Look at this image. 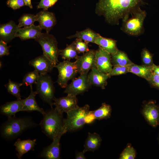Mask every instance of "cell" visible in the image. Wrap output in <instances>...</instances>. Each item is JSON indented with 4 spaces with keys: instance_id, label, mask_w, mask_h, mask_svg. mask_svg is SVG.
Here are the masks:
<instances>
[{
    "instance_id": "ba28073f",
    "label": "cell",
    "mask_w": 159,
    "mask_h": 159,
    "mask_svg": "<svg viewBox=\"0 0 159 159\" xmlns=\"http://www.w3.org/2000/svg\"><path fill=\"white\" fill-rule=\"evenodd\" d=\"M55 67L57 69L59 72L56 82L63 88H66L68 81L74 78L78 73L75 61L72 62L64 60L58 63Z\"/></svg>"
},
{
    "instance_id": "30bf717a",
    "label": "cell",
    "mask_w": 159,
    "mask_h": 159,
    "mask_svg": "<svg viewBox=\"0 0 159 159\" xmlns=\"http://www.w3.org/2000/svg\"><path fill=\"white\" fill-rule=\"evenodd\" d=\"M141 113L148 123L153 127L159 125V106L150 101L143 107Z\"/></svg>"
},
{
    "instance_id": "ab89813d",
    "label": "cell",
    "mask_w": 159,
    "mask_h": 159,
    "mask_svg": "<svg viewBox=\"0 0 159 159\" xmlns=\"http://www.w3.org/2000/svg\"><path fill=\"white\" fill-rule=\"evenodd\" d=\"M147 81L153 86L159 89V75L153 72Z\"/></svg>"
},
{
    "instance_id": "d4e9b609",
    "label": "cell",
    "mask_w": 159,
    "mask_h": 159,
    "mask_svg": "<svg viewBox=\"0 0 159 159\" xmlns=\"http://www.w3.org/2000/svg\"><path fill=\"white\" fill-rule=\"evenodd\" d=\"M128 67L129 72L143 77L147 80L153 72L152 65H137L133 63Z\"/></svg>"
},
{
    "instance_id": "f35d334b",
    "label": "cell",
    "mask_w": 159,
    "mask_h": 159,
    "mask_svg": "<svg viewBox=\"0 0 159 159\" xmlns=\"http://www.w3.org/2000/svg\"><path fill=\"white\" fill-rule=\"evenodd\" d=\"M10 47V46H7V43L5 41L0 39V57L9 55V49Z\"/></svg>"
},
{
    "instance_id": "5b68a950",
    "label": "cell",
    "mask_w": 159,
    "mask_h": 159,
    "mask_svg": "<svg viewBox=\"0 0 159 159\" xmlns=\"http://www.w3.org/2000/svg\"><path fill=\"white\" fill-rule=\"evenodd\" d=\"M90 106L86 104L73 109L67 113L64 119L63 128L67 132H73L81 129L86 123V116L89 112Z\"/></svg>"
},
{
    "instance_id": "4dcf8cb0",
    "label": "cell",
    "mask_w": 159,
    "mask_h": 159,
    "mask_svg": "<svg viewBox=\"0 0 159 159\" xmlns=\"http://www.w3.org/2000/svg\"><path fill=\"white\" fill-rule=\"evenodd\" d=\"M36 21H37L36 15L29 14H23L18 20V26L19 28L22 26H29L34 24V22Z\"/></svg>"
},
{
    "instance_id": "8992f818",
    "label": "cell",
    "mask_w": 159,
    "mask_h": 159,
    "mask_svg": "<svg viewBox=\"0 0 159 159\" xmlns=\"http://www.w3.org/2000/svg\"><path fill=\"white\" fill-rule=\"evenodd\" d=\"M41 46L43 54L52 62L55 67L59 62V49L58 48V43L56 38L49 33H42L35 39Z\"/></svg>"
},
{
    "instance_id": "8fae6325",
    "label": "cell",
    "mask_w": 159,
    "mask_h": 159,
    "mask_svg": "<svg viewBox=\"0 0 159 159\" xmlns=\"http://www.w3.org/2000/svg\"><path fill=\"white\" fill-rule=\"evenodd\" d=\"M95 68L101 72L107 74L112 69L111 54L99 47L96 50Z\"/></svg>"
},
{
    "instance_id": "836d02e7",
    "label": "cell",
    "mask_w": 159,
    "mask_h": 159,
    "mask_svg": "<svg viewBox=\"0 0 159 159\" xmlns=\"http://www.w3.org/2000/svg\"><path fill=\"white\" fill-rule=\"evenodd\" d=\"M73 42L78 54L84 53L90 50L88 47V43L86 42L83 41V40L78 38H76Z\"/></svg>"
},
{
    "instance_id": "ffe728a7",
    "label": "cell",
    "mask_w": 159,
    "mask_h": 159,
    "mask_svg": "<svg viewBox=\"0 0 159 159\" xmlns=\"http://www.w3.org/2000/svg\"><path fill=\"white\" fill-rule=\"evenodd\" d=\"M30 87V93L29 95L24 99L22 100L23 104L22 111H37L44 114L45 111L38 105L35 99V96L37 94L36 91H34L32 86Z\"/></svg>"
},
{
    "instance_id": "603a6c76",
    "label": "cell",
    "mask_w": 159,
    "mask_h": 159,
    "mask_svg": "<svg viewBox=\"0 0 159 159\" xmlns=\"http://www.w3.org/2000/svg\"><path fill=\"white\" fill-rule=\"evenodd\" d=\"M117 41L111 38L104 37L100 35L95 39L94 43L111 55L116 53L118 50Z\"/></svg>"
},
{
    "instance_id": "f546056e",
    "label": "cell",
    "mask_w": 159,
    "mask_h": 159,
    "mask_svg": "<svg viewBox=\"0 0 159 159\" xmlns=\"http://www.w3.org/2000/svg\"><path fill=\"white\" fill-rule=\"evenodd\" d=\"M23 84L22 83L16 82L9 79L8 82L4 85L8 92L16 97L17 100H21L20 87Z\"/></svg>"
},
{
    "instance_id": "d6986e66",
    "label": "cell",
    "mask_w": 159,
    "mask_h": 159,
    "mask_svg": "<svg viewBox=\"0 0 159 159\" xmlns=\"http://www.w3.org/2000/svg\"><path fill=\"white\" fill-rule=\"evenodd\" d=\"M42 29L39 25L34 24L28 26L19 28L16 35V37H19L22 40L30 39H35L42 33Z\"/></svg>"
},
{
    "instance_id": "3957f363",
    "label": "cell",
    "mask_w": 159,
    "mask_h": 159,
    "mask_svg": "<svg viewBox=\"0 0 159 159\" xmlns=\"http://www.w3.org/2000/svg\"><path fill=\"white\" fill-rule=\"evenodd\" d=\"M39 125L43 132L52 140L60 135L65 133L63 128V114L55 108L45 111Z\"/></svg>"
},
{
    "instance_id": "74e56055",
    "label": "cell",
    "mask_w": 159,
    "mask_h": 159,
    "mask_svg": "<svg viewBox=\"0 0 159 159\" xmlns=\"http://www.w3.org/2000/svg\"><path fill=\"white\" fill-rule=\"evenodd\" d=\"M58 0H41L37 6V8H42L44 10H47L48 9L53 6Z\"/></svg>"
},
{
    "instance_id": "f1b7e54d",
    "label": "cell",
    "mask_w": 159,
    "mask_h": 159,
    "mask_svg": "<svg viewBox=\"0 0 159 159\" xmlns=\"http://www.w3.org/2000/svg\"><path fill=\"white\" fill-rule=\"evenodd\" d=\"M59 55L64 60L69 61L71 59H76L79 56L78 53L76 49L74 42L70 44H67L66 47L64 49H59Z\"/></svg>"
},
{
    "instance_id": "484cf974",
    "label": "cell",
    "mask_w": 159,
    "mask_h": 159,
    "mask_svg": "<svg viewBox=\"0 0 159 159\" xmlns=\"http://www.w3.org/2000/svg\"><path fill=\"white\" fill-rule=\"evenodd\" d=\"M100 35L90 28L80 31H77L75 34L67 37L69 39L73 38L80 39L88 43H94L96 38Z\"/></svg>"
},
{
    "instance_id": "9a60e30c",
    "label": "cell",
    "mask_w": 159,
    "mask_h": 159,
    "mask_svg": "<svg viewBox=\"0 0 159 159\" xmlns=\"http://www.w3.org/2000/svg\"><path fill=\"white\" fill-rule=\"evenodd\" d=\"M29 64L42 74H47L55 67L51 61L43 54L30 60Z\"/></svg>"
},
{
    "instance_id": "2e32d148",
    "label": "cell",
    "mask_w": 159,
    "mask_h": 159,
    "mask_svg": "<svg viewBox=\"0 0 159 159\" xmlns=\"http://www.w3.org/2000/svg\"><path fill=\"white\" fill-rule=\"evenodd\" d=\"M62 135H59L54 138L49 145L43 149L39 156L46 159H60V141Z\"/></svg>"
},
{
    "instance_id": "9c48e42d",
    "label": "cell",
    "mask_w": 159,
    "mask_h": 159,
    "mask_svg": "<svg viewBox=\"0 0 159 159\" xmlns=\"http://www.w3.org/2000/svg\"><path fill=\"white\" fill-rule=\"evenodd\" d=\"M88 73L80 74L78 77L74 78L65 88L64 92L77 96L88 91L91 85L88 81Z\"/></svg>"
},
{
    "instance_id": "44dd1931",
    "label": "cell",
    "mask_w": 159,
    "mask_h": 159,
    "mask_svg": "<svg viewBox=\"0 0 159 159\" xmlns=\"http://www.w3.org/2000/svg\"><path fill=\"white\" fill-rule=\"evenodd\" d=\"M23 104L22 100L7 102L1 105L0 111L1 114L8 117L15 116L17 112L22 111Z\"/></svg>"
},
{
    "instance_id": "e575fe53",
    "label": "cell",
    "mask_w": 159,
    "mask_h": 159,
    "mask_svg": "<svg viewBox=\"0 0 159 159\" xmlns=\"http://www.w3.org/2000/svg\"><path fill=\"white\" fill-rule=\"evenodd\" d=\"M129 72L128 66H114L112 70L107 74L110 77L111 76L125 74Z\"/></svg>"
},
{
    "instance_id": "60d3db41",
    "label": "cell",
    "mask_w": 159,
    "mask_h": 159,
    "mask_svg": "<svg viewBox=\"0 0 159 159\" xmlns=\"http://www.w3.org/2000/svg\"><path fill=\"white\" fill-rule=\"evenodd\" d=\"M95 120V117L92 111H90L86 117V123H91L93 122Z\"/></svg>"
},
{
    "instance_id": "f6af8a7d",
    "label": "cell",
    "mask_w": 159,
    "mask_h": 159,
    "mask_svg": "<svg viewBox=\"0 0 159 159\" xmlns=\"http://www.w3.org/2000/svg\"><path fill=\"white\" fill-rule=\"evenodd\" d=\"M158 141H159V135H158Z\"/></svg>"
},
{
    "instance_id": "ee69618b",
    "label": "cell",
    "mask_w": 159,
    "mask_h": 159,
    "mask_svg": "<svg viewBox=\"0 0 159 159\" xmlns=\"http://www.w3.org/2000/svg\"><path fill=\"white\" fill-rule=\"evenodd\" d=\"M26 6L29 7L30 9H32V6L31 4V0H24Z\"/></svg>"
},
{
    "instance_id": "cb8c5ba5",
    "label": "cell",
    "mask_w": 159,
    "mask_h": 159,
    "mask_svg": "<svg viewBox=\"0 0 159 159\" xmlns=\"http://www.w3.org/2000/svg\"><path fill=\"white\" fill-rule=\"evenodd\" d=\"M102 142L100 136L96 133H93L88 132V135L85 144L84 149L82 151L85 153L87 151L94 152L100 147Z\"/></svg>"
},
{
    "instance_id": "ac0fdd59",
    "label": "cell",
    "mask_w": 159,
    "mask_h": 159,
    "mask_svg": "<svg viewBox=\"0 0 159 159\" xmlns=\"http://www.w3.org/2000/svg\"><path fill=\"white\" fill-rule=\"evenodd\" d=\"M110 77L107 74L100 72L95 67L92 68L88 74V81L91 85L103 89L107 84V80Z\"/></svg>"
},
{
    "instance_id": "e0dca14e",
    "label": "cell",
    "mask_w": 159,
    "mask_h": 159,
    "mask_svg": "<svg viewBox=\"0 0 159 159\" xmlns=\"http://www.w3.org/2000/svg\"><path fill=\"white\" fill-rule=\"evenodd\" d=\"M19 28L18 25L12 20L6 24H1L0 39L7 43L16 37V34Z\"/></svg>"
},
{
    "instance_id": "83f0119b",
    "label": "cell",
    "mask_w": 159,
    "mask_h": 159,
    "mask_svg": "<svg viewBox=\"0 0 159 159\" xmlns=\"http://www.w3.org/2000/svg\"><path fill=\"white\" fill-rule=\"evenodd\" d=\"M92 111L95 120H101L109 118L111 116L112 109L110 105L103 103L100 107Z\"/></svg>"
},
{
    "instance_id": "8d00e7d4",
    "label": "cell",
    "mask_w": 159,
    "mask_h": 159,
    "mask_svg": "<svg viewBox=\"0 0 159 159\" xmlns=\"http://www.w3.org/2000/svg\"><path fill=\"white\" fill-rule=\"evenodd\" d=\"M8 7L13 9H16L26 6L24 0H8L7 2Z\"/></svg>"
},
{
    "instance_id": "1f68e13d",
    "label": "cell",
    "mask_w": 159,
    "mask_h": 159,
    "mask_svg": "<svg viewBox=\"0 0 159 159\" xmlns=\"http://www.w3.org/2000/svg\"><path fill=\"white\" fill-rule=\"evenodd\" d=\"M40 74L36 70L29 72L26 73L24 76L22 83L23 85L26 86H32L38 81Z\"/></svg>"
},
{
    "instance_id": "6da1fadb",
    "label": "cell",
    "mask_w": 159,
    "mask_h": 159,
    "mask_svg": "<svg viewBox=\"0 0 159 159\" xmlns=\"http://www.w3.org/2000/svg\"><path fill=\"white\" fill-rule=\"evenodd\" d=\"M144 0H98L95 13L103 16L106 21L118 25L119 20L128 16L134 10L144 4Z\"/></svg>"
},
{
    "instance_id": "7402d4cb",
    "label": "cell",
    "mask_w": 159,
    "mask_h": 159,
    "mask_svg": "<svg viewBox=\"0 0 159 159\" xmlns=\"http://www.w3.org/2000/svg\"><path fill=\"white\" fill-rule=\"evenodd\" d=\"M36 140V139L21 140L18 138L14 144L16 147L15 150L17 152L16 156L18 158L21 159L24 154L30 150H34Z\"/></svg>"
},
{
    "instance_id": "4fadbf2b",
    "label": "cell",
    "mask_w": 159,
    "mask_h": 159,
    "mask_svg": "<svg viewBox=\"0 0 159 159\" xmlns=\"http://www.w3.org/2000/svg\"><path fill=\"white\" fill-rule=\"evenodd\" d=\"M96 50L90 49L76 59L78 73L80 74L88 73L89 71L95 67V61Z\"/></svg>"
},
{
    "instance_id": "277c9868",
    "label": "cell",
    "mask_w": 159,
    "mask_h": 159,
    "mask_svg": "<svg viewBox=\"0 0 159 159\" xmlns=\"http://www.w3.org/2000/svg\"><path fill=\"white\" fill-rule=\"evenodd\" d=\"M147 16L145 10L139 7L122 20V31L130 36H138L144 32V22Z\"/></svg>"
},
{
    "instance_id": "d6a6232c",
    "label": "cell",
    "mask_w": 159,
    "mask_h": 159,
    "mask_svg": "<svg viewBox=\"0 0 159 159\" xmlns=\"http://www.w3.org/2000/svg\"><path fill=\"white\" fill-rule=\"evenodd\" d=\"M137 153L130 143H128L126 147L120 154V159H134Z\"/></svg>"
},
{
    "instance_id": "4316f807",
    "label": "cell",
    "mask_w": 159,
    "mask_h": 159,
    "mask_svg": "<svg viewBox=\"0 0 159 159\" xmlns=\"http://www.w3.org/2000/svg\"><path fill=\"white\" fill-rule=\"evenodd\" d=\"M111 61L114 66H128L133 63L125 53L119 50L115 53L111 55Z\"/></svg>"
},
{
    "instance_id": "7c38bea8",
    "label": "cell",
    "mask_w": 159,
    "mask_h": 159,
    "mask_svg": "<svg viewBox=\"0 0 159 159\" xmlns=\"http://www.w3.org/2000/svg\"><path fill=\"white\" fill-rule=\"evenodd\" d=\"M78 100L76 96L68 94L65 97L59 98L55 97L54 99L53 105L55 108L60 113L63 114L64 112H68L70 111L79 107Z\"/></svg>"
},
{
    "instance_id": "7bdbcfd3",
    "label": "cell",
    "mask_w": 159,
    "mask_h": 159,
    "mask_svg": "<svg viewBox=\"0 0 159 159\" xmlns=\"http://www.w3.org/2000/svg\"><path fill=\"white\" fill-rule=\"evenodd\" d=\"M152 67L153 72L159 75V66H157L153 64L152 65Z\"/></svg>"
},
{
    "instance_id": "5bb4252c",
    "label": "cell",
    "mask_w": 159,
    "mask_h": 159,
    "mask_svg": "<svg viewBox=\"0 0 159 159\" xmlns=\"http://www.w3.org/2000/svg\"><path fill=\"white\" fill-rule=\"evenodd\" d=\"M36 16L40 27L42 30L45 29L47 33H49L56 24L57 20L54 14L47 10H43L37 13Z\"/></svg>"
},
{
    "instance_id": "7a4b0ae2",
    "label": "cell",
    "mask_w": 159,
    "mask_h": 159,
    "mask_svg": "<svg viewBox=\"0 0 159 159\" xmlns=\"http://www.w3.org/2000/svg\"><path fill=\"white\" fill-rule=\"evenodd\" d=\"M37 125L29 117L18 118L14 116L9 117L1 126V136L6 140H11L17 138L26 130Z\"/></svg>"
},
{
    "instance_id": "52a82bcc",
    "label": "cell",
    "mask_w": 159,
    "mask_h": 159,
    "mask_svg": "<svg viewBox=\"0 0 159 159\" xmlns=\"http://www.w3.org/2000/svg\"><path fill=\"white\" fill-rule=\"evenodd\" d=\"M36 85V91L42 100L52 108L55 89L51 77L47 74H40Z\"/></svg>"
},
{
    "instance_id": "d590c367",
    "label": "cell",
    "mask_w": 159,
    "mask_h": 159,
    "mask_svg": "<svg viewBox=\"0 0 159 159\" xmlns=\"http://www.w3.org/2000/svg\"><path fill=\"white\" fill-rule=\"evenodd\" d=\"M142 61L144 65L151 66L153 63L152 55L146 48L143 49L141 53Z\"/></svg>"
},
{
    "instance_id": "b9f144b4",
    "label": "cell",
    "mask_w": 159,
    "mask_h": 159,
    "mask_svg": "<svg viewBox=\"0 0 159 159\" xmlns=\"http://www.w3.org/2000/svg\"><path fill=\"white\" fill-rule=\"evenodd\" d=\"M85 153L83 151L77 152L76 153L75 158L76 159H86L85 156Z\"/></svg>"
}]
</instances>
